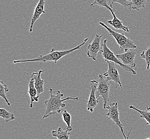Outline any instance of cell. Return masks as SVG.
<instances>
[{
    "label": "cell",
    "instance_id": "cell-1",
    "mask_svg": "<svg viewBox=\"0 0 150 139\" xmlns=\"http://www.w3.org/2000/svg\"><path fill=\"white\" fill-rule=\"evenodd\" d=\"M53 90L50 88V93L51 96L49 99L45 101V105L46 106V111L43 117V119H45L50 116L55 115V113H60L61 112V108L66 107V104H64V102L68 101L70 100L78 101L79 98L67 97L66 99H61L64 97V94L61 93L60 90H57L56 94H53Z\"/></svg>",
    "mask_w": 150,
    "mask_h": 139
},
{
    "label": "cell",
    "instance_id": "cell-2",
    "mask_svg": "<svg viewBox=\"0 0 150 139\" xmlns=\"http://www.w3.org/2000/svg\"><path fill=\"white\" fill-rule=\"evenodd\" d=\"M88 40V38H86L84 40V42L82 44H79L78 46L76 47L75 48L67 50H55L54 49H52L51 52L49 54L45 55H40L37 58L30 59H24V60H16L13 62L14 64L19 63H26V62H54L55 64L58 62L59 60L61 58H62L64 56L67 55H69L71 52H75L77 50L79 49L81 47L84 46L86 43L87 41Z\"/></svg>",
    "mask_w": 150,
    "mask_h": 139
},
{
    "label": "cell",
    "instance_id": "cell-3",
    "mask_svg": "<svg viewBox=\"0 0 150 139\" xmlns=\"http://www.w3.org/2000/svg\"><path fill=\"white\" fill-rule=\"evenodd\" d=\"M99 24L101 25V26L104 27V28L109 32V34L115 38L119 46L120 49L122 51L125 52L128 49H135L137 48L136 45L134 44L133 41L130 40L129 38H127L125 35L124 33H120L118 32H115L110 27H109L104 23H102L101 21L99 22Z\"/></svg>",
    "mask_w": 150,
    "mask_h": 139
},
{
    "label": "cell",
    "instance_id": "cell-4",
    "mask_svg": "<svg viewBox=\"0 0 150 139\" xmlns=\"http://www.w3.org/2000/svg\"><path fill=\"white\" fill-rule=\"evenodd\" d=\"M98 78V85L96 90V96L97 98H98L100 96L103 98L104 101V109H107V107L108 106V103L109 101L110 82L103 74H100Z\"/></svg>",
    "mask_w": 150,
    "mask_h": 139
},
{
    "label": "cell",
    "instance_id": "cell-5",
    "mask_svg": "<svg viewBox=\"0 0 150 139\" xmlns=\"http://www.w3.org/2000/svg\"><path fill=\"white\" fill-rule=\"evenodd\" d=\"M107 39H105L104 40V42L102 46V49L100 50V52L101 53L102 56L105 59V61H111L115 63L118 65H119L121 67H122L127 72H130L133 73L134 75H136V71L135 70L133 69V67L127 66L125 64H123L121 61L118 58L116 57L115 55L114 52H112L111 50L109 48V47L107 46Z\"/></svg>",
    "mask_w": 150,
    "mask_h": 139
},
{
    "label": "cell",
    "instance_id": "cell-6",
    "mask_svg": "<svg viewBox=\"0 0 150 139\" xmlns=\"http://www.w3.org/2000/svg\"><path fill=\"white\" fill-rule=\"evenodd\" d=\"M107 109L108 110V112L105 113L106 116H108L109 119L112 120L113 122L120 128L121 133L124 137V139H126L127 136L125 135L124 125L121 123L119 119L120 113L118 109V102H116L111 103L109 106L107 107Z\"/></svg>",
    "mask_w": 150,
    "mask_h": 139
},
{
    "label": "cell",
    "instance_id": "cell-7",
    "mask_svg": "<svg viewBox=\"0 0 150 139\" xmlns=\"http://www.w3.org/2000/svg\"><path fill=\"white\" fill-rule=\"evenodd\" d=\"M106 62L108 64V70L107 72L103 75L107 78L108 81H113L115 84H118L120 87L122 88L120 81V77L117 68L118 64L111 61H108Z\"/></svg>",
    "mask_w": 150,
    "mask_h": 139
},
{
    "label": "cell",
    "instance_id": "cell-8",
    "mask_svg": "<svg viewBox=\"0 0 150 139\" xmlns=\"http://www.w3.org/2000/svg\"><path fill=\"white\" fill-rule=\"evenodd\" d=\"M98 85V81L92 80L90 82V95L89 99L87 102V110L91 113L94 112L95 107L98 104V98L96 96V90Z\"/></svg>",
    "mask_w": 150,
    "mask_h": 139
},
{
    "label": "cell",
    "instance_id": "cell-9",
    "mask_svg": "<svg viewBox=\"0 0 150 139\" xmlns=\"http://www.w3.org/2000/svg\"><path fill=\"white\" fill-rule=\"evenodd\" d=\"M103 35V34L101 35L98 34L96 35L92 42L87 47V55L88 57L92 58L94 61L96 60L98 54L102 49L101 40Z\"/></svg>",
    "mask_w": 150,
    "mask_h": 139
},
{
    "label": "cell",
    "instance_id": "cell-10",
    "mask_svg": "<svg viewBox=\"0 0 150 139\" xmlns=\"http://www.w3.org/2000/svg\"><path fill=\"white\" fill-rule=\"evenodd\" d=\"M136 51L135 49H128L124 54H117L116 57L121 60L123 64L132 67H135L136 64L135 63V58Z\"/></svg>",
    "mask_w": 150,
    "mask_h": 139
},
{
    "label": "cell",
    "instance_id": "cell-11",
    "mask_svg": "<svg viewBox=\"0 0 150 139\" xmlns=\"http://www.w3.org/2000/svg\"><path fill=\"white\" fill-rule=\"evenodd\" d=\"M45 3H46L45 0H40L39 2L38 3L37 6L35 8V11L34 12L33 16L32 18L31 24H30V29H29V32H33L34 24L40 18V16L42 14H45V11L44 10Z\"/></svg>",
    "mask_w": 150,
    "mask_h": 139
},
{
    "label": "cell",
    "instance_id": "cell-12",
    "mask_svg": "<svg viewBox=\"0 0 150 139\" xmlns=\"http://www.w3.org/2000/svg\"><path fill=\"white\" fill-rule=\"evenodd\" d=\"M44 70H40L38 72L33 73L31 75V78L34 79L35 80V86L36 90H38V94L40 95V94L44 93L45 90L44 88V81L41 78L42 73L44 72Z\"/></svg>",
    "mask_w": 150,
    "mask_h": 139
},
{
    "label": "cell",
    "instance_id": "cell-13",
    "mask_svg": "<svg viewBox=\"0 0 150 139\" xmlns=\"http://www.w3.org/2000/svg\"><path fill=\"white\" fill-rule=\"evenodd\" d=\"M29 97L30 98L31 103L29 107L30 108L33 107V103L34 102H38L39 100V95L35 86V80L34 79L31 78L28 84V91Z\"/></svg>",
    "mask_w": 150,
    "mask_h": 139
},
{
    "label": "cell",
    "instance_id": "cell-14",
    "mask_svg": "<svg viewBox=\"0 0 150 139\" xmlns=\"http://www.w3.org/2000/svg\"><path fill=\"white\" fill-rule=\"evenodd\" d=\"M111 12L113 15V19L107 21V23L111 26H112L115 29H122L126 32H130V29H129V28L127 26H124L123 24V21L120 20L116 16L115 12L112 11Z\"/></svg>",
    "mask_w": 150,
    "mask_h": 139
},
{
    "label": "cell",
    "instance_id": "cell-15",
    "mask_svg": "<svg viewBox=\"0 0 150 139\" xmlns=\"http://www.w3.org/2000/svg\"><path fill=\"white\" fill-rule=\"evenodd\" d=\"M51 134L52 136L56 137L58 139H70V135H71L68 130H64L60 127L57 130H52Z\"/></svg>",
    "mask_w": 150,
    "mask_h": 139
},
{
    "label": "cell",
    "instance_id": "cell-16",
    "mask_svg": "<svg viewBox=\"0 0 150 139\" xmlns=\"http://www.w3.org/2000/svg\"><path fill=\"white\" fill-rule=\"evenodd\" d=\"M131 5L129 10L139 11L142 8H145L147 0H129Z\"/></svg>",
    "mask_w": 150,
    "mask_h": 139
},
{
    "label": "cell",
    "instance_id": "cell-17",
    "mask_svg": "<svg viewBox=\"0 0 150 139\" xmlns=\"http://www.w3.org/2000/svg\"><path fill=\"white\" fill-rule=\"evenodd\" d=\"M129 108L137 111L140 114V117L145 119L147 122V124L150 125V111L141 110L133 105H130Z\"/></svg>",
    "mask_w": 150,
    "mask_h": 139
},
{
    "label": "cell",
    "instance_id": "cell-18",
    "mask_svg": "<svg viewBox=\"0 0 150 139\" xmlns=\"http://www.w3.org/2000/svg\"><path fill=\"white\" fill-rule=\"evenodd\" d=\"M0 116L6 122L12 121V120H14L16 119L13 113L8 111L6 109H3V108L0 109Z\"/></svg>",
    "mask_w": 150,
    "mask_h": 139
},
{
    "label": "cell",
    "instance_id": "cell-19",
    "mask_svg": "<svg viewBox=\"0 0 150 139\" xmlns=\"http://www.w3.org/2000/svg\"><path fill=\"white\" fill-rule=\"evenodd\" d=\"M95 5L105 7L107 9H108L109 11H110V12H115V9L111 7L110 3L109 2L108 0H94V2L91 5V7L92 8Z\"/></svg>",
    "mask_w": 150,
    "mask_h": 139
},
{
    "label": "cell",
    "instance_id": "cell-20",
    "mask_svg": "<svg viewBox=\"0 0 150 139\" xmlns=\"http://www.w3.org/2000/svg\"><path fill=\"white\" fill-rule=\"evenodd\" d=\"M9 92V88L2 81H0V96L4 99L6 103L9 106L11 105V103L9 102L8 100L7 99L6 94Z\"/></svg>",
    "mask_w": 150,
    "mask_h": 139
},
{
    "label": "cell",
    "instance_id": "cell-21",
    "mask_svg": "<svg viewBox=\"0 0 150 139\" xmlns=\"http://www.w3.org/2000/svg\"><path fill=\"white\" fill-rule=\"evenodd\" d=\"M62 117L63 120L66 124L67 126V129L69 131L72 130V128L71 125V116L70 115V114L67 111V110H64L62 113Z\"/></svg>",
    "mask_w": 150,
    "mask_h": 139
},
{
    "label": "cell",
    "instance_id": "cell-22",
    "mask_svg": "<svg viewBox=\"0 0 150 139\" xmlns=\"http://www.w3.org/2000/svg\"><path fill=\"white\" fill-rule=\"evenodd\" d=\"M141 57L144 59L147 65V70L150 68V46L147 47L146 49L143 51L141 54Z\"/></svg>",
    "mask_w": 150,
    "mask_h": 139
},
{
    "label": "cell",
    "instance_id": "cell-23",
    "mask_svg": "<svg viewBox=\"0 0 150 139\" xmlns=\"http://www.w3.org/2000/svg\"><path fill=\"white\" fill-rule=\"evenodd\" d=\"M115 3H119L128 9H129L131 5V2L129 0H111L110 2V6L111 8H112L113 4Z\"/></svg>",
    "mask_w": 150,
    "mask_h": 139
},
{
    "label": "cell",
    "instance_id": "cell-24",
    "mask_svg": "<svg viewBox=\"0 0 150 139\" xmlns=\"http://www.w3.org/2000/svg\"><path fill=\"white\" fill-rule=\"evenodd\" d=\"M132 130H133V128H131L130 129V131H129V132L128 133V135H127V138H126V139H129V136H130V133H131V132H132Z\"/></svg>",
    "mask_w": 150,
    "mask_h": 139
},
{
    "label": "cell",
    "instance_id": "cell-25",
    "mask_svg": "<svg viewBox=\"0 0 150 139\" xmlns=\"http://www.w3.org/2000/svg\"><path fill=\"white\" fill-rule=\"evenodd\" d=\"M147 110H148V111H150V107H149V106H147Z\"/></svg>",
    "mask_w": 150,
    "mask_h": 139
},
{
    "label": "cell",
    "instance_id": "cell-26",
    "mask_svg": "<svg viewBox=\"0 0 150 139\" xmlns=\"http://www.w3.org/2000/svg\"><path fill=\"white\" fill-rule=\"evenodd\" d=\"M150 139V138H147V139Z\"/></svg>",
    "mask_w": 150,
    "mask_h": 139
}]
</instances>
